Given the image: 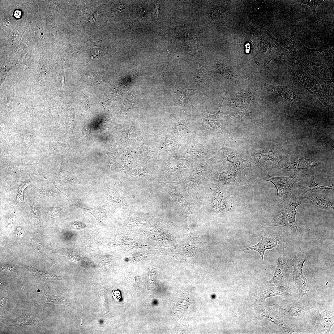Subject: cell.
Here are the masks:
<instances>
[{"mask_svg":"<svg viewBox=\"0 0 334 334\" xmlns=\"http://www.w3.org/2000/svg\"><path fill=\"white\" fill-rule=\"evenodd\" d=\"M305 326L306 334H329L334 324V298L317 292L311 298Z\"/></svg>","mask_w":334,"mask_h":334,"instance_id":"1","label":"cell"},{"mask_svg":"<svg viewBox=\"0 0 334 334\" xmlns=\"http://www.w3.org/2000/svg\"><path fill=\"white\" fill-rule=\"evenodd\" d=\"M293 296L283 297L280 301L270 306V309L288 324L301 334H305L304 328L311 298L307 296L303 298L299 296L294 299Z\"/></svg>","mask_w":334,"mask_h":334,"instance_id":"2","label":"cell"},{"mask_svg":"<svg viewBox=\"0 0 334 334\" xmlns=\"http://www.w3.org/2000/svg\"><path fill=\"white\" fill-rule=\"evenodd\" d=\"M209 180L205 182L197 195V203L207 206L213 212H224L230 210L232 205L228 192Z\"/></svg>","mask_w":334,"mask_h":334,"instance_id":"3","label":"cell"},{"mask_svg":"<svg viewBox=\"0 0 334 334\" xmlns=\"http://www.w3.org/2000/svg\"><path fill=\"white\" fill-rule=\"evenodd\" d=\"M299 197L295 195L285 207L277 212L270 223L269 226H284L291 230L290 235L298 236L303 232V229L298 225L296 215L298 206L301 204Z\"/></svg>","mask_w":334,"mask_h":334,"instance_id":"4","label":"cell"},{"mask_svg":"<svg viewBox=\"0 0 334 334\" xmlns=\"http://www.w3.org/2000/svg\"><path fill=\"white\" fill-rule=\"evenodd\" d=\"M261 226L263 229L252 235V237H261L262 240L258 243L242 250V251L254 250L258 252L262 257L263 263L265 251L275 248L280 243L285 242L283 233L276 226Z\"/></svg>","mask_w":334,"mask_h":334,"instance_id":"5","label":"cell"},{"mask_svg":"<svg viewBox=\"0 0 334 334\" xmlns=\"http://www.w3.org/2000/svg\"><path fill=\"white\" fill-rule=\"evenodd\" d=\"M216 155L209 144L200 143L193 138L181 143L180 155L194 164L204 162Z\"/></svg>","mask_w":334,"mask_h":334,"instance_id":"6","label":"cell"},{"mask_svg":"<svg viewBox=\"0 0 334 334\" xmlns=\"http://www.w3.org/2000/svg\"><path fill=\"white\" fill-rule=\"evenodd\" d=\"M291 259L293 267V281L298 291L299 296L303 298L308 296L307 292L310 291L306 288V279L303 272V266L308 258V254L300 248L296 249L289 255Z\"/></svg>","mask_w":334,"mask_h":334,"instance_id":"7","label":"cell"},{"mask_svg":"<svg viewBox=\"0 0 334 334\" xmlns=\"http://www.w3.org/2000/svg\"><path fill=\"white\" fill-rule=\"evenodd\" d=\"M226 94L224 95L221 102L218 104L220 109L216 113L210 114L207 108L208 115L205 116L202 113L203 122L196 126L195 134L197 133L200 136H204L206 138L209 135H216L217 137L225 135V129L220 122L219 115L222 104Z\"/></svg>","mask_w":334,"mask_h":334,"instance_id":"8","label":"cell"},{"mask_svg":"<svg viewBox=\"0 0 334 334\" xmlns=\"http://www.w3.org/2000/svg\"><path fill=\"white\" fill-rule=\"evenodd\" d=\"M263 178L271 182L275 186L278 201L281 205L290 197L295 185L302 178L296 174L287 177H272L267 174Z\"/></svg>","mask_w":334,"mask_h":334,"instance_id":"9","label":"cell"},{"mask_svg":"<svg viewBox=\"0 0 334 334\" xmlns=\"http://www.w3.org/2000/svg\"><path fill=\"white\" fill-rule=\"evenodd\" d=\"M278 261L273 276L268 282L274 286L283 285L289 282V275L293 270L292 260L284 249L279 250Z\"/></svg>","mask_w":334,"mask_h":334,"instance_id":"10","label":"cell"},{"mask_svg":"<svg viewBox=\"0 0 334 334\" xmlns=\"http://www.w3.org/2000/svg\"><path fill=\"white\" fill-rule=\"evenodd\" d=\"M219 159L218 155L210 160L202 163L194 164L193 169L186 179L178 183L184 189L186 192L191 194L196 190L198 184L203 175L208 169Z\"/></svg>","mask_w":334,"mask_h":334,"instance_id":"11","label":"cell"},{"mask_svg":"<svg viewBox=\"0 0 334 334\" xmlns=\"http://www.w3.org/2000/svg\"><path fill=\"white\" fill-rule=\"evenodd\" d=\"M185 114L181 113L170 125V130L174 137L181 143L191 139L195 133V126L187 119Z\"/></svg>","mask_w":334,"mask_h":334,"instance_id":"12","label":"cell"},{"mask_svg":"<svg viewBox=\"0 0 334 334\" xmlns=\"http://www.w3.org/2000/svg\"><path fill=\"white\" fill-rule=\"evenodd\" d=\"M210 180L224 189L238 186L241 180L237 173L231 171L224 165L212 172H207Z\"/></svg>","mask_w":334,"mask_h":334,"instance_id":"13","label":"cell"},{"mask_svg":"<svg viewBox=\"0 0 334 334\" xmlns=\"http://www.w3.org/2000/svg\"><path fill=\"white\" fill-rule=\"evenodd\" d=\"M225 140L218 154L219 159L229 170L237 173H239L245 168L250 167V164L247 160L242 158L233 150L225 146Z\"/></svg>","mask_w":334,"mask_h":334,"instance_id":"14","label":"cell"},{"mask_svg":"<svg viewBox=\"0 0 334 334\" xmlns=\"http://www.w3.org/2000/svg\"><path fill=\"white\" fill-rule=\"evenodd\" d=\"M300 202L308 203L324 209H334L333 195L325 191H309L299 196Z\"/></svg>","mask_w":334,"mask_h":334,"instance_id":"15","label":"cell"},{"mask_svg":"<svg viewBox=\"0 0 334 334\" xmlns=\"http://www.w3.org/2000/svg\"><path fill=\"white\" fill-rule=\"evenodd\" d=\"M165 188V190L172 197L179 211L189 221L192 212L197 204L196 199L192 203L188 202L183 196L178 186Z\"/></svg>","mask_w":334,"mask_h":334,"instance_id":"16","label":"cell"},{"mask_svg":"<svg viewBox=\"0 0 334 334\" xmlns=\"http://www.w3.org/2000/svg\"><path fill=\"white\" fill-rule=\"evenodd\" d=\"M273 40L280 48L290 54H306L307 48L300 42L294 30H292L290 36L287 38Z\"/></svg>","mask_w":334,"mask_h":334,"instance_id":"17","label":"cell"},{"mask_svg":"<svg viewBox=\"0 0 334 334\" xmlns=\"http://www.w3.org/2000/svg\"><path fill=\"white\" fill-rule=\"evenodd\" d=\"M317 164L313 161L303 158L294 157L283 160L279 162L278 166L283 169L296 171L307 170L314 167Z\"/></svg>","mask_w":334,"mask_h":334,"instance_id":"18","label":"cell"},{"mask_svg":"<svg viewBox=\"0 0 334 334\" xmlns=\"http://www.w3.org/2000/svg\"><path fill=\"white\" fill-rule=\"evenodd\" d=\"M257 89L264 90L275 93L289 103H293L296 100L295 93L289 86H277L263 83Z\"/></svg>","mask_w":334,"mask_h":334,"instance_id":"19","label":"cell"},{"mask_svg":"<svg viewBox=\"0 0 334 334\" xmlns=\"http://www.w3.org/2000/svg\"><path fill=\"white\" fill-rule=\"evenodd\" d=\"M211 73L204 67H198L195 71L192 82L193 88L202 87L204 82L210 76Z\"/></svg>","mask_w":334,"mask_h":334,"instance_id":"20","label":"cell"},{"mask_svg":"<svg viewBox=\"0 0 334 334\" xmlns=\"http://www.w3.org/2000/svg\"><path fill=\"white\" fill-rule=\"evenodd\" d=\"M102 202L98 206L92 208H86L76 205L83 210L84 212L91 213L98 222L104 221L106 217V211L102 204Z\"/></svg>","mask_w":334,"mask_h":334,"instance_id":"21","label":"cell"},{"mask_svg":"<svg viewBox=\"0 0 334 334\" xmlns=\"http://www.w3.org/2000/svg\"><path fill=\"white\" fill-rule=\"evenodd\" d=\"M28 270L32 273L38 282L57 279L58 277L51 274L40 272L32 266L29 267Z\"/></svg>","mask_w":334,"mask_h":334,"instance_id":"22","label":"cell"},{"mask_svg":"<svg viewBox=\"0 0 334 334\" xmlns=\"http://www.w3.org/2000/svg\"><path fill=\"white\" fill-rule=\"evenodd\" d=\"M215 65L219 73L225 78L231 80L236 85H238L239 84L238 79L231 72L228 68L223 65L216 62L215 63Z\"/></svg>","mask_w":334,"mask_h":334,"instance_id":"23","label":"cell"},{"mask_svg":"<svg viewBox=\"0 0 334 334\" xmlns=\"http://www.w3.org/2000/svg\"><path fill=\"white\" fill-rule=\"evenodd\" d=\"M302 189L304 190V193H305L309 191H312L318 189L321 190H333L334 183L332 185L329 186H323L318 184L316 182L313 177H312L311 180L310 185L307 186H302Z\"/></svg>","mask_w":334,"mask_h":334,"instance_id":"24","label":"cell"},{"mask_svg":"<svg viewBox=\"0 0 334 334\" xmlns=\"http://www.w3.org/2000/svg\"><path fill=\"white\" fill-rule=\"evenodd\" d=\"M325 0H297L295 2H300L306 4L309 6L311 10H312L313 15H314L315 19L316 20L317 23H318V21L315 15V12L316 8L319 6Z\"/></svg>","mask_w":334,"mask_h":334,"instance_id":"25","label":"cell"},{"mask_svg":"<svg viewBox=\"0 0 334 334\" xmlns=\"http://www.w3.org/2000/svg\"><path fill=\"white\" fill-rule=\"evenodd\" d=\"M176 93L177 95V101L179 102L180 106H183L187 103L190 98V92L189 90L185 89L178 90Z\"/></svg>","mask_w":334,"mask_h":334,"instance_id":"26","label":"cell"},{"mask_svg":"<svg viewBox=\"0 0 334 334\" xmlns=\"http://www.w3.org/2000/svg\"><path fill=\"white\" fill-rule=\"evenodd\" d=\"M30 182L29 181H27L23 182L18 187L17 199L19 202L21 203L23 201V191Z\"/></svg>","mask_w":334,"mask_h":334,"instance_id":"27","label":"cell"},{"mask_svg":"<svg viewBox=\"0 0 334 334\" xmlns=\"http://www.w3.org/2000/svg\"><path fill=\"white\" fill-rule=\"evenodd\" d=\"M41 194L46 196L54 197L58 195V192L55 190L48 189H42L40 191Z\"/></svg>","mask_w":334,"mask_h":334,"instance_id":"28","label":"cell"},{"mask_svg":"<svg viewBox=\"0 0 334 334\" xmlns=\"http://www.w3.org/2000/svg\"><path fill=\"white\" fill-rule=\"evenodd\" d=\"M62 211L60 207H54L50 208L49 210V214L51 217L56 218L58 216Z\"/></svg>","mask_w":334,"mask_h":334,"instance_id":"29","label":"cell"},{"mask_svg":"<svg viewBox=\"0 0 334 334\" xmlns=\"http://www.w3.org/2000/svg\"><path fill=\"white\" fill-rule=\"evenodd\" d=\"M71 227L75 230H82L87 228V226L85 224L79 221H75L71 224Z\"/></svg>","mask_w":334,"mask_h":334,"instance_id":"30","label":"cell"},{"mask_svg":"<svg viewBox=\"0 0 334 334\" xmlns=\"http://www.w3.org/2000/svg\"><path fill=\"white\" fill-rule=\"evenodd\" d=\"M65 255L69 259L74 261L76 262H79L80 260V258L77 254L74 252L69 251L66 252Z\"/></svg>","mask_w":334,"mask_h":334,"instance_id":"31","label":"cell"},{"mask_svg":"<svg viewBox=\"0 0 334 334\" xmlns=\"http://www.w3.org/2000/svg\"><path fill=\"white\" fill-rule=\"evenodd\" d=\"M32 215L36 217H39L40 216V211L38 208L35 205L32 206L31 209Z\"/></svg>","mask_w":334,"mask_h":334,"instance_id":"32","label":"cell"},{"mask_svg":"<svg viewBox=\"0 0 334 334\" xmlns=\"http://www.w3.org/2000/svg\"><path fill=\"white\" fill-rule=\"evenodd\" d=\"M112 295L113 298L116 301H118L121 298V292L117 289L113 290Z\"/></svg>","mask_w":334,"mask_h":334,"instance_id":"33","label":"cell"},{"mask_svg":"<svg viewBox=\"0 0 334 334\" xmlns=\"http://www.w3.org/2000/svg\"><path fill=\"white\" fill-rule=\"evenodd\" d=\"M103 49H91L90 51V53L91 54H92L93 56H96V55H98L100 54V53L102 51Z\"/></svg>","mask_w":334,"mask_h":334,"instance_id":"34","label":"cell"},{"mask_svg":"<svg viewBox=\"0 0 334 334\" xmlns=\"http://www.w3.org/2000/svg\"><path fill=\"white\" fill-rule=\"evenodd\" d=\"M97 13L95 12L91 15L89 18V21L92 22L95 21L97 17Z\"/></svg>","mask_w":334,"mask_h":334,"instance_id":"35","label":"cell"},{"mask_svg":"<svg viewBox=\"0 0 334 334\" xmlns=\"http://www.w3.org/2000/svg\"><path fill=\"white\" fill-rule=\"evenodd\" d=\"M6 298H3L1 299V306L2 307H5V306L6 305Z\"/></svg>","mask_w":334,"mask_h":334,"instance_id":"36","label":"cell"},{"mask_svg":"<svg viewBox=\"0 0 334 334\" xmlns=\"http://www.w3.org/2000/svg\"><path fill=\"white\" fill-rule=\"evenodd\" d=\"M21 12L19 11H16L15 12L14 15L16 18H19L20 17Z\"/></svg>","mask_w":334,"mask_h":334,"instance_id":"37","label":"cell"}]
</instances>
